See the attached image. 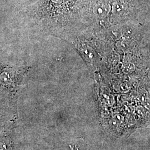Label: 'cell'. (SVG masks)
<instances>
[{
  "mask_svg": "<svg viewBox=\"0 0 150 150\" xmlns=\"http://www.w3.org/2000/svg\"><path fill=\"white\" fill-rule=\"evenodd\" d=\"M134 64H130V63H127V64H125V66L123 67V71L126 73L131 72L134 70Z\"/></svg>",
  "mask_w": 150,
  "mask_h": 150,
  "instance_id": "6da1fadb",
  "label": "cell"
}]
</instances>
